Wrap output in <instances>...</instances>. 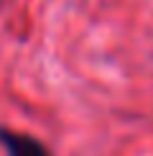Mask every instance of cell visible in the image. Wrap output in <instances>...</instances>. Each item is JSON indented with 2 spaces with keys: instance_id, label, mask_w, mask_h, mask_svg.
<instances>
[{
  "instance_id": "1",
  "label": "cell",
  "mask_w": 153,
  "mask_h": 156,
  "mask_svg": "<svg viewBox=\"0 0 153 156\" xmlns=\"http://www.w3.org/2000/svg\"><path fill=\"white\" fill-rule=\"evenodd\" d=\"M0 146L5 148L8 156H51V151L41 138L8 126H0Z\"/></svg>"
}]
</instances>
